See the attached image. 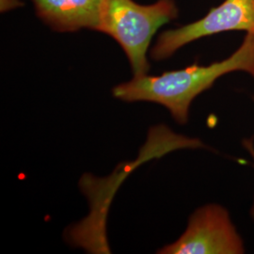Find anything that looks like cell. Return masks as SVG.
Segmentation results:
<instances>
[{"label":"cell","mask_w":254,"mask_h":254,"mask_svg":"<svg viewBox=\"0 0 254 254\" xmlns=\"http://www.w3.org/2000/svg\"><path fill=\"white\" fill-rule=\"evenodd\" d=\"M242 71L254 78V33L247 32L242 45L232 56L207 66L194 64L160 75H138L116 86L112 93L126 102H152L168 109L180 125L189 121L191 104L226 73Z\"/></svg>","instance_id":"1"},{"label":"cell","mask_w":254,"mask_h":254,"mask_svg":"<svg viewBox=\"0 0 254 254\" xmlns=\"http://www.w3.org/2000/svg\"><path fill=\"white\" fill-rule=\"evenodd\" d=\"M157 253L241 254L245 253V246L227 209L218 204H207L192 214L187 230L175 242Z\"/></svg>","instance_id":"3"},{"label":"cell","mask_w":254,"mask_h":254,"mask_svg":"<svg viewBox=\"0 0 254 254\" xmlns=\"http://www.w3.org/2000/svg\"><path fill=\"white\" fill-rule=\"evenodd\" d=\"M230 30L254 33V0H225L199 21L165 31L152 48L151 57L163 61L196 40Z\"/></svg>","instance_id":"4"},{"label":"cell","mask_w":254,"mask_h":254,"mask_svg":"<svg viewBox=\"0 0 254 254\" xmlns=\"http://www.w3.org/2000/svg\"><path fill=\"white\" fill-rule=\"evenodd\" d=\"M37 14L52 29L73 32L99 30L100 0H32Z\"/></svg>","instance_id":"5"},{"label":"cell","mask_w":254,"mask_h":254,"mask_svg":"<svg viewBox=\"0 0 254 254\" xmlns=\"http://www.w3.org/2000/svg\"><path fill=\"white\" fill-rule=\"evenodd\" d=\"M244 145H245L246 148L248 149L249 153L252 154V156H253V158H254V146L253 138L244 140ZM251 216H252V218H254V203H253V206H252V209H251Z\"/></svg>","instance_id":"6"},{"label":"cell","mask_w":254,"mask_h":254,"mask_svg":"<svg viewBox=\"0 0 254 254\" xmlns=\"http://www.w3.org/2000/svg\"><path fill=\"white\" fill-rule=\"evenodd\" d=\"M178 16L173 0L143 6L133 0H100L99 30L112 37L127 54L134 76L147 74V51L159 27Z\"/></svg>","instance_id":"2"}]
</instances>
